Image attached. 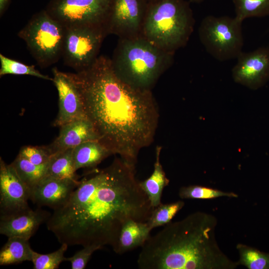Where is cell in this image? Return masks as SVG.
I'll use <instances>...</instances> for the list:
<instances>
[{
    "label": "cell",
    "instance_id": "cell-1",
    "mask_svg": "<svg viewBox=\"0 0 269 269\" xmlns=\"http://www.w3.org/2000/svg\"><path fill=\"white\" fill-rule=\"evenodd\" d=\"M135 176V165L116 157L107 167L90 169L68 199L46 222L58 241L112 248L129 220L146 222L153 210Z\"/></svg>",
    "mask_w": 269,
    "mask_h": 269
},
{
    "label": "cell",
    "instance_id": "cell-2",
    "mask_svg": "<svg viewBox=\"0 0 269 269\" xmlns=\"http://www.w3.org/2000/svg\"><path fill=\"white\" fill-rule=\"evenodd\" d=\"M69 74L98 140L113 154L135 165L140 150L153 142L158 126V107L151 91L123 82L115 74L111 59L103 55L88 68Z\"/></svg>",
    "mask_w": 269,
    "mask_h": 269
},
{
    "label": "cell",
    "instance_id": "cell-3",
    "mask_svg": "<svg viewBox=\"0 0 269 269\" xmlns=\"http://www.w3.org/2000/svg\"><path fill=\"white\" fill-rule=\"evenodd\" d=\"M216 217L201 211L170 222L150 236L139 254L140 269H235L217 242Z\"/></svg>",
    "mask_w": 269,
    "mask_h": 269
},
{
    "label": "cell",
    "instance_id": "cell-4",
    "mask_svg": "<svg viewBox=\"0 0 269 269\" xmlns=\"http://www.w3.org/2000/svg\"><path fill=\"white\" fill-rule=\"evenodd\" d=\"M174 54L159 49L140 35L119 38L111 60L119 79L134 88L151 91L173 64Z\"/></svg>",
    "mask_w": 269,
    "mask_h": 269
},
{
    "label": "cell",
    "instance_id": "cell-5",
    "mask_svg": "<svg viewBox=\"0 0 269 269\" xmlns=\"http://www.w3.org/2000/svg\"><path fill=\"white\" fill-rule=\"evenodd\" d=\"M195 23L189 1L157 0L148 3L141 35L159 49L174 54L186 45Z\"/></svg>",
    "mask_w": 269,
    "mask_h": 269
},
{
    "label": "cell",
    "instance_id": "cell-6",
    "mask_svg": "<svg viewBox=\"0 0 269 269\" xmlns=\"http://www.w3.org/2000/svg\"><path fill=\"white\" fill-rule=\"evenodd\" d=\"M65 30L44 9L34 14L17 35L24 41L37 64L46 68L62 57Z\"/></svg>",
    "mask_w": 269,
    "mask_h": 269
},
{
    "label": "cell",
    "instance_id": "cell-7",
    "mask_svg": "<svg viewBox=\"0 0 269 269\" xmlns=\"http://www.w3.org/2000/svg\"><path fill=\"white\" fill-rule=\"evenodd\" d=\"M242 23L235 16L207 15L198 28L199 40L215 59L224 62L236 59L244 44Z\"/></svg>",
    "mask_w": 269,
    "mask_h": 269
},
{
    "label": "cell",
    "instance_id": "cell-8",
    "mask_svg": "<svg viewBox=\"0 0 269 269\" xmlns=\"http://www.w3.org/2000/svg\"><path fill=\"white\" fill-rule=\"evenodd\" d=\"M113 0H50L45 10L65 28L91 26L107 31Z\"/></svg>",
    "mask_w": 269,
    "mask_h": 269
},
{
    "label": "cell",
    "instance_id": "cell-9",
    "mask_svg": "<svg viewBox=\"0 0 269 269\" xmlns=\"http://www.w3.org/2000/svg\"><path fill=\"white\" fill-rule=\"evenodd\" d=\"M108 34L103 27L77 26L66 28L62 57L76 72L91 66L99 57L102 42Z\"/></svg>",
    "mask_w": 269,
    "mask_h": 269
},
{
    "label": "cell",
    "instance_id": "cell-10",
    "mask_svg": "<svg viewBox=\"0 0 269 269\" xmlns=\"http://www.w3.org/2000/svg\"><path fill=\"white\" fill-rule=\"evenodd\" d=\"M148 3L146 0H113L107 24L108 34L119 38L141 35Z\"/></svg>",
    "mask_w": 269,
    "mask_h": 269
},
{
    "label": "cell",
    "instance_id": "cell-11",
    "mask_svg": "<svg viewBox=\"0 0 269 269\" xmlns=\"http://www.w3.org/2000/svg\"><path fill=\"white\" fill-rule=\"evenodd\" d=\"M232 70L235 82L252 90L264 86L269 80V47L242 51Z\"/></svg>",
    "mask_w": 269,
    "mask_h": 269
},
{
    "label": "cell",
    "instance_id": "cell-12",
    "mask_svg": "<svg viewBox=\"0 0 269 269\" xmlns=\"http://www.w3.org/2000/svg\"><path fill=\"white\" fill-rule=\"evenodd\" d=\"M52 81L59 98V111L54 126L60 127L70 122L87 118L82 95L69 73L61 72L56 67L52 69Z\"/></svg>",
    "mask_w": 269,
    "mask_h": 269
},
{
    "label": "cell",
    "instance_id": "cell-13",
    "mask_svg": "<svg viewBox=\"0 0 269 269\" xmlns=\"http://www.w3.org/2000/svg\"><path fill=\"white\" fill-rule=\"evenodd\" d=\"M30 191L12 165L0 158V215L11 213L29 207Z\"/></svg>",
    "mask_w": 269,
    "mask_h": 269
},
{
    "label": "cell",
    "instance_id": "cell-14",
    "mask_svg": "<svg viewBox=\"0 0 269 269\" xmlns=\"http://www.w3.org/2000/svg\"><path fill=\"white\" fill-rule=\"evenodd\" d=\"M50 214L46 211L29 207L11 213L0 215V233L8 238L17 237L29 240Z\"/></svg>",
    "mask_w": 269,
    "mask_h": 269
},
{
    "label": "cell",
    "instance_id": "cell-15",
    "mask_svg": "<svg viewBox=\"0 0 269 269\" xmlns=\"http://www.w3.org/2000/svg\"><path fill=\"white\" fill-rule=\"evenodd\" d=\"M79 181L45 176L31 190L30 200L39 206L56 209L68 199Z\"/></svg>",
    "mask_w": 269,
    "mask_h": 269
},
{
    "label": "cell",
    "instance_id": "cell-16",
    "mask_svg": "<svg viewBox=\"0 0 269 269\" xmlns=\"http://www.w3.org/2000/svg\"><path fill=\"white\" fill-rule=\"evenodd\" d=\"M95 140H98V136L93 125L88 119H82L61 126L58 136L49 146L53 154Z\"/></svg>",
    "mask_w": 269,
    "mask_h": 269
},
{
    "label": "cell",
    "instance_id": "cell-17",
    "mask_svg": "<svg viewBox=\"0 0 269 269\" xmlns=\"http://www.w3.org/2000/svg\"><path fill=\"white\" fill-rule=\"evenodd\" d=\"M151 231L146 222L129 220L120 231L114 251L121 255L141 247L150 237Z\"/></svg>",
    "mask_w": 269,
    "mask_h": 269
},
{
    "label": "cell",
    "instance_id": "cell-18",
    "mask_svg": "<svg viewBox=\"0 0 269 269\" xmlns=\"http://www.w3.org/2000/svg\"><path fill=\"white\" fill-rule=\"evenodd\" d=\"M112 153L99 140L84 142L73 148V158L76 171L80 168L92 169Z\"/></svg>",
    "mask_w": 269,
    "mask_h": 269
},
{
    "label": "cell",
    "instance_id": "cell-19",
    "mask_svg": "<svg viewBox=\"0 0 269 269\" xmlns=\"http://www.w3.org/2000/svg\"><path fill=\"white\" fill-rule=\"evenodd\" d=\"M161 149V146L156 147L155 160L151 175L144 181H139L141 189L147 196L153 208L161 203L162 191L169 183V180L167 178L160 161Z\"/></svg>",
    "mask_w": 269,
    "mask_h": 269
},
{
    "label": "cell",
    "instance_id": "cell-20",
    "mask_svg": "<svg viewBox=\"0 0 269 269\" xmlns=\"http://www.w3.org/2000/svg\"><path fill=\"white\" fill-rule=\"evenodd\" d=\"M33 252L29 240L17 237H9L0 251V265L5 266L31 262Z\"/></svg>",
    "mask_w": 269,
    "mask_h": 269
},
{
    "label": "cell",
    "instance_id": "cell-21",
    "mask_svg": "<svg viewBox=\"0 0 269 269\" xmlns=\"http://www.w3.org/2000/svg\"><path fill=\"white\" fill-rule=\"evenodd\" d=\"M73 151V148H70L54 153L47 163L45 176L78 180L74 165Z\"/></svg>",
    "mask_w": 269,
    "mask_h": 269
},
{
    "label": "cell",
    "instance_id": "cell-22",
    "mask_svg": "<svg viewBox=\"0 0 269 269\" xmlns=\"http://www.w3.org/2000/svg\"><path fill=\"white\" fill-rule=\"evenodd\" d=\"M47 163L36 165L18 154L11 164L31 193V190L45 177Z\"/></svg>",
    "mask_w": 269,
    "mask_h": 269
},
{
    "label": "cell",
    "instance_id": "cell-23",
    "mask_svg": "<svg viewBox=\"0 0 269 269\" xmlns=\"http://www.w3.org/2000/svg\"><path fill=\"white\" fill-rule=\"evenodd\" d=\"M235 17L243 21L250 17L269 15V0H233Z\"/></svg>",
    "mask_w": 269,
    "mask_h": 269
},
{
    "label": "cell",
    "instance_id": "cell-24",
    "mask_svg": "<svg viewBox=\"0 0 269 269\" xmlns=\"http://www.w3.org/2000/svg\"><path fill=\"white\" fill-rule=\"evenodd\" d=\"M236 248L240 255V265L249 269H269V254L242 244H238Z\"/></svg>",
    "mask_w": 269,
    "mask_h": 269
},
{
    "label": "cell",
    "instance_id": "cell-25",
    "mask_svg": "<svg viewBox=\"0 0 269 269\" xmlns=\"http://www.w3.org/2000/svg\"><path fill=\"white\" fill-rule=\"evenodd\" d=\"M184 204L185 202L182 200L167 204L160 203L154 208L146 223L151 230L164 226L171 221Z\"/></svg>",
    "mask_w": 269,
    "mask_h": 269
},
{
    "label": "cell",
    "instance_id": "cell-26",
    "mask_svg": "<svg viewBox=\"0 0 269 269\" xmlns=\"http://www.w3.org/2000/svg\"><path fill=\"white\" fill-rule=\"evenodd\" d=\"M0 76L6 74L28 75L44 80L53 81V78L41 73L34 65L25 64L0 54Z\"/></svg>",
    "mask_w": 269,
    "mask_h": 269
},
{
    "label": "cell",
    "instance_id": "cell-27",
    "mask_svg": "<svg viewBox=\"0 0 269 269\" xmlns=\"http://www.w3.org/2000/svg\"><path fill=\"white\" fill-rule=\"evenodd\" d=\"M178 194L182 199H209L220 197H238V195L234 192H227L199 185L182 187L179 190Z\"/></svg>",
    "mask_w": 269,
    "mask_h": 269
},
{
    "label": "cell",
    "instance_id": "cell-28",
    "mask_svg": "<svg viewBox=\"0 0 269 269\" xmlns=\"http://www.w3.org/2000/svg\"><path fill=\"white\" fill-rule=\"evenodd\" d=\"M68 245L62 244L60 248L51 253L42 254L35 251L33 253L31 262L34 269H58L60 264L66 261L64 253L66 251Z\"/></svg>",
    "mask_w": 269,
    "mask_h": 269
},
{
    "label": "cell",
    "instance_id": "cell-29",
    "mask_svg": "<svg viewBox=\"0 0 269 269\" xmlns=\"http://www.w3.org/2000/svg\"><path fill=\"white\" fill-rule=\"evenodd\" d=\"M18 154L36 165L47 164L53 155L48 146H26L20 149Z\"/></svg>",
    "mask_w": 269,
    "mask_h": 269
},
{
    "label": "cell",
    "instance_id": "cell-30",
    "mask_svg": "<svg viewBox=\"0 0 269 269\" xmlns=\"http://www.w3.org/2000/svg\"><path fill=\"white\" fill-rule=\"evenodd\" d=\"M102 248L96 245L84 246L82 250L77 252L73 256L66 258V261L70 262L72 269H83L86 267L93 253Z\"/></svg>",
    "mask_w": 269,
    "mask_h": 269
},
{
    "label": "cell",
    "instance_id": "cell-31",
    "mask_svg": "<svg viewBox=\"0 0 269 269\" xmlns=\"http://www.w3.org/2000/svg\"><path fill=\"white\" fill-rule=\"evenodd\" d=\"M10 0H0V15L1 16L9 5Z\"/></svg>",
    "mask_w": 269,
    "mask_h": 269
},
{
    "label": "cell",
    "instance_id": "cell-32",
    "mask_svg": "<svg viewBox=\"0 0 269 269\" xmlns=\"http://www.w3.org/2000/svg\"><path fill=\"white\" fill-rule=\"evenodd\" d=\"M205 0H189L190 3H200Z\"/></svg>",
    "mask_w": 269,
    "mask_h": 269
},
{
    "label": "cell",
    "instance_id": "cell-33",
    "mask_svg": "<svg viewBox=\"0 0 269 269\" xmlns=\"http://www.w3.org/2000/svg\"><path fill=\"white\" fill-rule=\"evenodd\" d=\"M148 2L153 1L157 0H146Z\"/></svg>",
    "mask_w": 269,
    "mask_h": 269
}]
</instances>
